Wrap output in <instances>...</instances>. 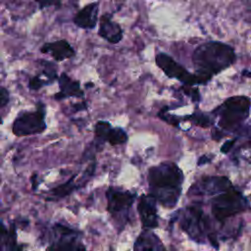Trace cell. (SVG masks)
<instances>
[{
    "instance_id": "277c9868",
    "label": "cell",
    "mask_w": 251,
    "mask_h": 251,
    "mask_svg": "<svg viewBox=\"0 0 251 251\" xmlns=\"http://www.w3.org/2000/svg\"><path fill=\"white\" fill-rule=\"evenodd\" d=\"M250 99L246 96H233L226 99L218 109L221 115L220 125L231 127L244 121L249 114Z\"/></svg>"
},
{
    "instance_id": "603a6c76",
    "label": "cell",
    "mask_w": 251,
    "mask_h": 251,
    "mask_svg": "<svg viewBox=\"0 0 251 251\" xmlns=\"http://www.w3.org/2000/svg\"><path fill=\"white\" fill-rule=\"evenodd\" d=\"M9 100H10L9 91L5 87L0 86V109L3 108L4 106H6L9 102Z\"/></svg>"
},
{
    "instance_id": "5b68a950",
    "label": "cell",
    "mask_w": 251,
    "mask_h": 251,
    "mask_svg": "<svg viewBox=\"0 0 251 251\" xmlns=\"http://www.w3.org/2000/svg\"><path fill=\"white\" fill-rule=\"evenodd\" d=\"M45 108L42 103L37 104L34 112L22 113L13 124V133L17 136H28L44 131L46 124L44 122Z\"/></svg>"
},
{
    "instance_id": "4fadbf2b",
    "label": "cell",
    "mask_w": 251,
    "mask_h": 251,
    "mask_svg": "<svg viewBox=\"0 0 251 251\" xmlns=\"http://www.w3.org/2000/svg\"><path fill=\"white\" fill-rule=\"evenodd\" d=\"M98 3H91L79 10L74 18L76 26L84 29H92L96 26L98 21Z\"/></svg>"
},
{
    "instance_id": "d6986e66",
    "label": "cell",
    "mask_w": 251,
    "mask_h": 251,
    "mask_svg": "<svg viewBox=\"0 0 251 251\" xmlns=\"http://www.w3.org/2000/svg\"><path fill=\"white\" fill-rule=\"evenodd\" d=\"M4 245H5V251H22L23 250V247L21 245H18L17 243V233H16V227L14 224H12L10 230L7 233Z\"/></svg>"
},
{
    "instance_id": "7a4b0ae2",
    "label": "cell",
    "mask_w": 251,
    "mask_h": 251,
    "mask_svg": "<svg viewBox=\"0 0 251 251\" xmlns=\"http://www.w3.org/2000/svg\"><path fill=\"white\" fill-rule=\"evenodd\" d=\"M148 181L151 195L162 205L173 208L180 194L183 176L178 167L170 162L149 170Z\"/></svg>"
},
{
    "instance_id": "ac0fdd59",
    "label": "cell",
    "mask_w": 251,
    "mask_h": 251,
    "mask_svg": "<svg viewBox=\"0 0 251 251\" xmlns=\"http://www.w3.org/2000/svg\"><path fill=\"white\" fill-rule=\"evenodd\" d=\"M74 179H75V176H72V178H70L68 181L64 182L63 184L53 188L51 190V194L53 195V197L54 198H62V197L67 196L68 194H70L75 188Z\"/></svg>"
},
{
    "instance_id": "e0dca14e",
    "label": "cell",
    "mask_w": 251,
    "mask_h": 251,
    "mask_svg": "<svg viewBox=\"0 0 251 251\" xmlns=\"http://www.w3.org/2000/svg\"><path fill=\"white\" fill-rule=\"evenodd\" d=\"M127 140V135L124 129L117 127V128H110L107 133L106 141H108L111 145H118L123 144Z\"/></svg>"
},
{
    "instance_id": "3957f363",
    "label": "cell",
    "mask_w": 251,
    "mask_h": 251,
    "mask_svg": "<svg viewBox=\"0 0 251 251\" xmlns=\"http://www.w3.org/2000/svg\"><path fill=\"white\" fill-rule=\"evenodd\" d=\"M248 203L243 195L230 186L213 200L212 212L215 218L222 222L230 216L244 211Z\"/></svg>"
},
{
    "instance_id": "f1b7e54d",
    "label": "cell",
    "mask_w": 251,
    "mask_h": 251,
    "mask_svg": "<svg viewBox=\"0 0 251 251\" xmlns=\"http://www.w3.org/2000/svg\"><path fill=\"white\" fill-rule=\"evenodd\" d=\"M1 250H2V247H1V245H0V251H1Z\"/></svg>"
},
{
    "instance_id": "4316f807",
    "label": "cell",
    "mask_w": 251,
    "mask_h": 251,
    "mask_svg": "<svg viewBox=\"0 0 251 251\" xmlns=\"http://www.w3.org/2000/svg\"><path fill=\"white\" fill-rule=\"evenodd\" d=\"M208 162H209V158L206 157V156H202L198 160V165H204V164H206Z\"/></svg>"
},
{
    "instance_id": "484cf974",
    "label": "cell",
    "mask_w": 251,
    "mask_h": 251,
    "mask_svg": "<svg viewBox=\"0 0 251 251\" xmlns=\"http://www.w3.org/2000/svg\"><path fill=\"white\" fill-rule=\"evenodd\" d=\"M196 122L198 125H200L201 126H208L210 124H209V119L204 117V116H199L197 119H196Z\"/></svg>"
},
{
    "instance_id": "5bb4252c",
    "label": "cell",
    "mask_w": 251,
    "mask_h": 251,
    "mask_svg": "<svg viewBox=\"0 0 251 251\" xmlns=\"http://www.w3.org/2000/svg\"><path fill=\"white\" fill-rule=\"evenodd\" d=\"M40 51L42 53L50 54L53 57V59L57 62H61L66 59L72 58L75 54V50L70 45V43L64 39L45 43L41 47Z\"/></svg>"
},
{
    "instance_id": "30bf717a",
    "label": "cell",
    "mask_w": 251,
    "mask_h": 251,
    "mask_svg": "<svg viewBox=\"0 0 251 251\" xmlns=\"http://www.w3.org/2000/svg\"><path fill=\"white\" fill-rule=\"evenodd\" d=\"M138 213L145 228L150 229L158 226V216L156 210V199L150 195H142L138 203Z\"/></svg>"
},
{
    "instance_id": "ffe728a7",
    "label": "cell",
    "mask_w": 251,
    "mask_h": 251,
    "mask_svg": "<svg viewBox=\"0 0 251 251\" xmlns=\"http://www.w3.org/2000/svg\"><path fill=\"white\" fill-rule=\"evenodd\" d=\"M110 128H111V125L108 122L99 121L95 125L96 137H98L99 139H102V140H106V136H107V133L110 130Z\"/></svg>"
},
{
    "instance_id": "8992f818",
    "label": "cell",
    "mask_w": 251,
    "mask_h": 251,
    "mask_svg": "<svg viewBox=\"0 0 251 251\" xmlns=\"http://www.w3.org/2000/svg\"><path fill=\"white\" fill-rule=\"evenodd\" d=\"M156 65L170 78H176L185 85H194L207 82L202 76L197 74H190L180 64L176 62L171 56L165 53H158L155 57Z\"/></svg>"
},
{
    "instance_id": "7c38bea8",
    "label": "cell",
    "mask_w": 251,
    "mask_h": 251,
    "mask_svg": "<svg viewBox=\"0 0 251 251\" xmlns=\"http://www.w3.org/2000/svg\"><path fill=\"white\" fill-rule=\"evenodd\" d=\"M231 185L230 181L226 176H212V177H205L199 180L197 184L191 187L194 193H215V192H223L229 188Z\"/></svg>"
},
{
    "instance_id": "2e32d148",
    "label": "cell",
    "mask_w": 251,
    "mask_h": 251,
    "mask_svg": "<svg viewBox=\"0 0 251 251\" xmlns=\"http://www.w3.org/2000/svg\"><path fill=\"white\" fill-rule=\"evenodd\" d=\"M134 251H165L160 239L148 230L142 232L135 241Z\"/></svg>"
},
{
    "instance_id": "83f0119b",
    "label": "cell",
    "mask_w": 251,
    "mask_h": 251,
    "mask_svg": "<svg viewBox=\"0 0 251 251\" xmlns=\"http://www.w3.org/2000/svg\"><path fill=\"white\" fill-rule=\"evenodd\" d=\"M31 182H32V188L33 189H35L36 188V186H37V179H36V175H33L32 176H31Z\"/></svg>"
},
{
    "instance_id": "cb8c5ba5",
    "label": "cell",
    "mask_w": 251,
    "mask_h": 251,
    "mask_svg": "<svg viewBox=\"0 0 251 251\" xmlns=\"http://www.w3.org/2000/svg\"><path fill=\"white\" fill-rule=\"evenodd\" d=\"M7 233H8V230L6 229L4 225L0 222V245L4 244L6 236H7Z\"/></svg>"
},
{
    "instance_id": "52a82bcc",
    "label": "cell",
    "mask_w": 251,
    "mask_h": 251,
    "mask_svg": "<svg viewBox=\"0 0 251 251\" xmlns=\"http://www.w3.org/2000/svg\"><path fill=\"white\" fill-rule=\"evenodd\" d=\"M181 227L194 239H200L208 229L207 218L202 210L196 207H188L181 220Z\"/></svg>"
},
{
    "instance_id": "9a60e30c",
    "label": "cell",
    "mask_w": 251,
    "mask_h": 251,
    "mask_svg": "<svg viewBox=\"0 0 251 251\" xmlns=\"http://www.w3.org/2000/svg\"><path fill=\"white\" fill-rule=\"evenodd\" d=\"M58 82L60 86V91L54 96L56 100L65 99L67 97L83 96V91L80 89L79 82L76 80H73L67 74H61L58 77Z\"/></svg>"
},
{
    "instance_id": "7402d4cb",
    "label": "cell",
    "mask_w": 251,
    "mask_h": 251,
    "mask_svg": "<svg viewBox=\"0 0 251 251\" xmlns=\"http://www.w3.org/2000/svg\"><path fill=\"white\" fill-rule=\"evenodd\" d=\"M40 9L48 7H60L62 0H36Z\"/></svg>"
},
{
    "instance_id": "d4e9b609",
    "label": "cell",
    "mask_w": 251,
    "mask_h": 251,
    "mask_svg": "<svg viewBox=\"0 0 251 251\" xmlns=\"http://www.w3.org/2000/svg\"><path fill=\"white\" fill-rule=\"evenodd\" d=\"M234 141H235V140H228V141L225 142V144H224V145L222 146V148H221V152H222V153H227V152L230 150L231 146L233 145Z\"/></svg>"
},
{
    "instance_id": "8fae6325",
    "label": "cell",
    "mask_w": 251,
    "mask_h": 251,
    "mask_svg": "<svg viewBox=\"0 0 251 251\" xmlns=\"http://www.w3.org/2000/svg\"><path fill=\"white\" fill-rule=\"evenodd\" d=\"M98 34L108 42L116 44L123 39L124 32L120 25L112 21L111 15L104 14L100 18Z\"/></svg>"
},
{
    "instance_id": "44dd1931",
    "label": "cell",
    "mask_w": 251,
    "mask_h": 251,
    "mask_svg": "<svg viewBox=\"0 0 251 251\" xmlns=\"http://www.w3.org/2000/svg\"><path fill=\"white\" fill-rule=\"evenodd\" d=\"M45 83V81L40 77V75H35L33 76L32 78L29 79V82H28V86L30 89L32 90H37L39 88H41Z\"/></svg>"
},
{
    "instance_id": "6da1fadb",
    "label": "cell",
    "mask_w": 251,
    "mask_h": 251,
    "mask_svg": "<svg viewBox=\"0 0 251 251\" xmlns=\"http://www.w3.org/2000/svg\"><path fill=\"white\" fill-rule=\"evenodd\" d=\"M195 74L206 81L214 75L230 67L236 60V54L228 44L220 41H208L198 45L192 53Z\"/></svg>"
},
{
    "instance_id": "ba28073f",
    "label": "cell",
    "mask_w": 251,
    "mask_h": 251,
    "mask_svg": "<svg viewBox=\"0 0 251 251\" xmlns=\"http://www.w3.org/2000/svg\"><path fill=\"white\" fill-rule=\"evenodd\" d=\"M54 230L59 233L58 240L53 242L46 251H86L76 236L77 232L62 225H55Z\"/></svg>"
},
{
    "instance_id": "9c48e42d",
    "label": "cell",
    "mask_w": 251,
    "mask_h": 251,
    "mask_svg": "<svg viewBox=\"0 0 251 251\" xmlns=\"http://www.w3.org/2000/svg\"><path fill=\"white\" fill-rule=\"evenodd\" d=\"M107 196V208L113 215L117 216L123 212L126 214L134 201V195L128 191H122L117 188H109L106 192Z\"/></svg>"
},
{
    "instance_id": "f546056e",
    "label": "cell",
    "mask_w": 251,
    "mask_h": 251,
    "mask_svg": "<svg viewBox=\"0 0 251 251\" xmlns=\"http://www.w3.org/2000/svg\"><path fill=\"white\" fill-rule=\"evenodd\" d=\"M70 1H77V0H70Z\"/></svg>"
}]
</instances>
